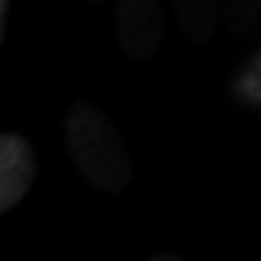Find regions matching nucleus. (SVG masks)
<instances>
[{
  "mask_svg": "<svg viewBox=\"0 0 261 261\" xmlns=\"http://www.w3.org/2000/svg\"><path fill=\"white\" fill-rule=\"evenodd\" d=\"M64 136L75 165L101 192H123L134 179L128 149L101 110L77 101L64 117Z\"/></svg>",
  "mask_w": 261,
  "mask_h": 261,
  "instance_id": "obj_1",
  "label": "nucleus"
},
{
  "mask_svg": "<svg viewBox=\"0 0 261 261\" xmlns=\"http://www.w3.org/2000/svg\"><path fill=\"white\" fill-rule=\"evenodd\" d=\"M117 38L130 59H152L165 38L163 8L149 0H123L117 6Z\"/></svg>",
  "mask_w": 261,
  "mask_h": 261,
  "instance_id": "obj_2",
  "label": "nucleus"
},
{
  "mask_svg": "<svg viewBox=\"0 0 261 261\" xmlns=\"http://www.w3.org/2000/svg\"><path fill=\"white\" fill-rule=\"evenodd\" d=\"M38 160L35 149L21 134L0 136V211L16 208L35 184Z\"/></svg>",
  "mask_w": 261,
  "mask_h": 261,
  "instance_id": "obj_3",
  "label": "nucleus"
},
{
  "mask_svg": "<svg viewBox=\"0 0 261 261\" xmlns=\"http://www.w3.org/2000/svg\"><path fill=\"white\" fill-rule=\"evenodd\" d=\"M176 19L192 43H208L221 21V8L211 0H181L176 3Z\"/></svg>",
  "mask_w": 261,
  "mask_h": 261,
  "instance_id": "obj_4",
  "label": "nucleus"
},
{
  "mask_svg": "<svg viewBox=\"0 0 261 261\" xmlns=\"http://www.w3.org/2000/svg\"><path fill=\"white\" fill-rule=\"evenodd\" d=\"M227 27L234 32V35H245L251 30L258 16H261V3L256 0H237V3H224V11H221Z\"/></svg>",
  "mask_w": 261,
  "mask_h": 261,
  "instance_id": "obj_5",
  "label": "nucleus"
},
{
  "mask_svg": "<svg viewBox=\"0 0 261 261\" xmlns=\"http://www.w3.org/2000/svg\"><path fill=\"white\" fill-rule=\"evenodd\" d=\"M149 261H184L181 256H176V253H155Z\"/></svg>",
  "mask_w": 261,
  "mask_h": 261,
  "instance_id": "obj_6",
  "label": "nucleus"
}]
</instances>
